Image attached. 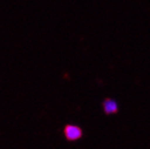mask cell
I'll return each mask as SVG.
<instances>
[{
	"label": "cell",
	"mask_w": 150,
	"mask_h": 149,
	"mask_svg": "<svg viewBox=\"0 0 150 149\" xmlns=\"http://www.w3.org/2000/svg\"><path fill=\"white\" fill-rule=\"evenodd\" d=\"M64 135L68 140H77L83 136V131L82 128L77 125H74V124H69L65 126L64 128Z\"/></svg>",
	"instance_id": "obj_1"
},
{
	"label": "cell",
	"mask_w": 150,
	"mask_h": 149,
	"mask_svg": "<svg viewBox=\"0 0 150 149\" xmlns=\"http://www.w3.org/2000/svg\"><path fill=\"white\" fill-rule=\"evenodd\" d=\"M103 110L107 114H113L119 111V104L117 101L112 99V98H108L103 101Z\"/></svg>",
	"instance_id": "obj_2"
}]
</instances>
